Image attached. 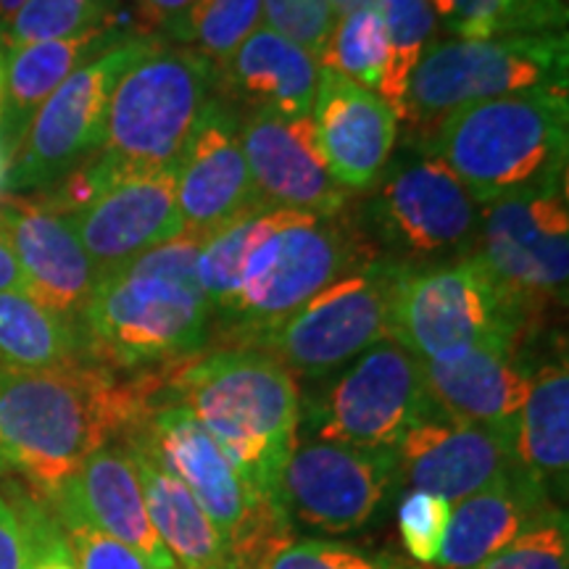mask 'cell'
Masks as SVG:
<instances>
[{
  "label": "cell",
  "instance_id": "obj_36",
  "mask_svg": "<svg viewBox=\"0 0 569 569\" xmlns=\"http://www.w3.org/2000/svg\"><path fill=\"white\" fill-rule=\"evenodd\" d=\"M478 569H569L567 509L551 501L511 543Z\"/></svg>",
  "mask_w": 569,
  "mask_h": 569
},
{
  "label": "cell",
  "instance_id": "obj_24",
  "mask_svg": "<svg viewBox=\"0 0 569 569\" xmlns=\"http://www.w3.org/2000/svg\"><path fill=\"white\" fill-rule=\"evenodd\" d=\"M132 30L113 17L103 24L84 30L80 34L46 42H32V46L17 48L6 56V90H3V111H0V146H3L9 163L13 153L19 151L21 138L32 117L63 82L82 69L84 63L109 51L127 38Z\"/></svg>",
  "mask_w": 569,
  "mask_h": 569
},
{
  "label": "cell",
  "instance_id": "obj_46",
  "mask_svg": "<svg viewBox=\"0 0 569 569\" xmlns=\"http://www.w3.org/2000/svg\"><path fill=\"white\" fill-rule=\"evenodd\" d=\"M9 472H13V469H11V461H9V453H6V446H3V438H0V478H3V475H9Z\"/></svg>",
  "mask_w": 569,
  "mask_h": 569
},
{
  "label": "cell",
  "instance_id": "obj_40",
  "mask_svg": "<svg viewBox=\"0 0 569 569\" xmlns=\"http://www.w3.org/2000/svg\"><path fill=\"white\" fill-rule=\"evenodd\" d=\"M269 30L298 42L315 59L325 51L338 13L332 0H261Z\"/></svg>",
  "mask_w": 569,
  "mask_h": 569
},
{
  "label": "cell",
  "instance_id": "obj_34",
  "mask_svg": "<svg viewBox=\"0 0 569 569\" xmlns=\"http://www.w3.org/2000/svg\"><path fill=\"white\" fill-rule=\"evenodd\" d=\"M377 11L388 32V63L377 96L398 111L411 71L417 69L427 48L438 40V19L425 0H377Z\"/></svg>",
  "mask_w": 569,
  "mask_h": 569
},
{
  "label": "cell",
  "instance_id": "obj_16",
  "mask_svg": "<svg viewBox=\"0 0 569 569\" xmlns=\"http://www.w3.org/2000/svg\"><path fill=\"white\" fill-rule=\"evenodd\" d=\"M63 219L101 280L103 274L130 264L182 232L174 198V167L132 169L119 161L117 172L98 196Z\"/></svg>",
  "mask_w": 569,
  "mask_h": 569
},
{
  "label": "cell",
  "instance_id": "obj_27",
  "mask_svg": "<svg viewBox=\"0 0 569 569\" xmlns=\"http://www.w3.org/2000/svg\"><path fill=\"white\" fill-rule=\"evenodd\" d=\"M124 446V443H122ZM138 469V480L146 498L148 517L161 546L174 559L177 569H224L232 567L230 549L213 528L201 503L190 496L180 480L140 448L124 446Z\"/></svg>",
  "mask_w": 569,
  "mask_h": 569
},
{
  "label": "cell",
  "instance_id": "obj_42",
  "mask_svg": "<svg viewBox=\"0 0 569 569\" xmlns=\"http://www.w3.org/2000/svg\"><path fill=\"white\" fill-rule=\"evenodd\" d=\"M193 3L196 0H138L140 19L142 24H146L148 34L167 30V27L180 19Z\"/></svg>",
  "mask_w": 569,
  "mask_h": 569
},
{
  "label": "cell",
  "instance_id": "obj_29",
  "mask_svg": "<svg viewBox=\"0 0 569 569\" xmlns=\"http://www.w3.org/2000/svg\"><path fill=\"white\" fill-rule=\"evenodd\" d=\"M88 359L80 327L17 290L0 293V365L48 369Z\"/></svg>",
  "mask_w": 569,
  "mask_h": 569
},
{
  "label": "cell",
  "instance_id": "obj_45",
  "mask_svg": "<svg viewBox=\"0 0 569 569\" xmlns=\"http://www.w3.org/2000/svg\"><path fill=\"white\" fill-rule=\"evenodd\" d=\"M21 3H24V0H0V24L9 21L13 13L21 9Z\"/></svg>",
  "mask_w": 569,
  "mask_h": 569
},
{
  "label": "cell",
  "instance_id": "obj_14",
  "mask_svg": "<svg viewBox=\"0 0 569 569\" xmlns=\"http://www.w3.org/2000/svg\"><path fill=\"white\" fill-rule=\"evenodd\" d=\"M396 486V451L298 438L277 503L290 530L348 536L380 515Z\"/></svg>",
  "mask_w": 569,
  "mask_h": 569
},
{
  "label": "cell",
  "instance_id": "obj_11",
  "mask_svg": "<svg viewBox=\"0 0 569 569\" xmlns=\"http://www.w3.org/2000/svg\"><path fill=\"white\" fill-rule=\"evenodd\" d=\"M440 415L427 393L422 365L396 340L353 359L322 393L301 407L309 438L393 451L409 427Z\"/></svg>",
  "mask_w": 569,
  "mask_h": 569
},
{
  "label": "cell",
  "instance_id": "obj_23",
  "mask_svg": "<svg viewBox=\"0 0 569 569\" xmlns=\"http://www.w3.org/2000/svg\"><path fill=\"white\" fill-rule=\"evenodd\" d=\"M42 501H63L90 519L106 536L122 540L156 569H177L174 559L163 549L148 517L146 498L138 480V469L130 451L122 443L106 446L96 451L56 490Z\"/></svg>",
  "mask_w": 569,
  "mask_h": 569
},
{
  "label": "cell",
  "instance_id": "obj_26",
  "mask_svg": "<svg viewBox=\"0 0 569 569\" xmlns=\"http://www.w3.org/2000/svg\"><path fill=\"white\" fill-rule=\"evenodd\" d=\"M553 498L522 467H511L451 507L443 549L432 569H478L511 543ZM559 503V501H557Z\"/></svg>",
  "mask_w": 569,
  "mask_h": 569
},
{
  "label": "cell",
  "instance_id": "obj_3",
  "mask_svg": "<svg viewBox=\"0 0 569 569\" xmlns=\"http://www.w3.org/2000/svg\"><path fill=\"white\" fill-rule=\"evenodd\" d=\"M151 398L188 409L282 517L277 493L301 438L303 401L298 380L280 361L256 348H213L159 372Z\"/></svg>",
  "mask_w": 569,
  "mask_h": 569
},
{
  "label": "cell",
  "instance_id": "obj_2",
  "mask_svg": "<svg viewBox=\"0 0 569 569\" xmlns=\"http://www.w3.org/2000/svg\"><path fill=\"white\" fill-rule=\"evenodd\" d=\"M198 234L138 256L98 280L80 315L84 356L113 372H163L203 353L213 311L198 280Z\"/></svg>",
  "mask_w": 569,
  "mask_h": 569
},
{
  "label": "cell",
  "instance_id": "obj_9",
  "mask_svg": "<svg viewBox=\"0 0 569 569\" xmlns=\"http://www.w3.org/2000/svg\"><path fill=\"white\" fill-rule=\"evenodd\" d=\"M213 92L217 69L209 59L159 40L113 88L98 151L132 169L177 167Z\"/></svg>",
  "mask_w": 569,
  "mask_h": 569
},
{
  "label": "cell",
  "instance_id": "obj_47",
  "mask_svg": "<svg viewBox=\"0 0 569 569\" xmlns=\"http://www.w3.org/2000/svg\"><path fill=\"white\" fill-rule=\"evenodd\" d=\"M6 174H9V156H6L3 146H0V190L6 188Z\"/></svg>",
  "mask_w": 569,
  "mask_h": 569
},
{
  "label": "cell",
  "instance_id": "obj_1",
  "mask_svg": "<svg viewBox=\"0 0 569 569\" xmlns=\"http://www.w3.org/2000/svg\"><path fill=\"white\" fill-rule=\"evenodd\" d=\"M159 372L119 377L82 359L48 369L0 365V438L13 472L51 498L92 453L140 422Z\"/></svg>",
  "mask_w": 569,
  "mask_h": 569
},
{
  "label": "cell",
  "instance_id": "obj_17",
  "mask_svg": "<svg viewBox=\"0 0 569 569\" xmlns=\"http://www.w3.org/2000/svg\"><path fill=\"white\" fill-rule=\"evenodd\" d=\"M182 232L209 240L248 211L269 209L256 193L240 146V111L213 92L174 167Z\"/></svg>",
  "mask_w": 569,
  "mask_h": 569
},
{
  "label": "cell",
  "instance_id": "obj_5",
  "mask_svg": "<svg viewBox=\"0 0 569 569\" xmlns=\"http://www.w3.org/2000/svg\"><path fill=\"white\" fill-rule=\"evenodd\" d=\"M567 32L490 40H436L422 53L398 106L403 148L425 151L432 132L469 103L569 84Z\"/></svg>",
  "mask_w": 569,
  "mask_h": 569
},
{
  "label": "cell",
  "instance_id": "obj_35",
  "mask_svg": "<svg viewBox=\"0 0 569 569\" xmlns=\"http://www.w3.org/2000/svg\"><path fill=\"white\" fill-rule=\"evenodd\" d=\"M117 0H24L9 21L0 24V51L9 53L32 42L80 34L119 17Z\"/></svg>",
  "mask_w": 569,
  "mask_h": 569
},
{
  "label": "cell",
  "instance_id": "obj_4",
  "mask_svg": "<svg viewBox=\"0 0 569 569\" xmlns=\"http://www.w3.org/2000/svg\"><path fill=\"white\" fill-rule=\"evenodd\" d=\"M569 84L536 88L453 111L425 151L467 184L475 201L567 188Z\"/></svg>",
  "mask_w": 569,
  "mask_h": 569
},
{
  "label": "cell",
  "instance_id": "obj_49",
  "mask_svg": "<svg viewBox=\"0 0 569 569\" xmlns=\"http://www.w3.org/2000/svg\"><path fill=\"white\" fill-rule=\"evenodd\" d=\"M224 569H238V567H224Z\"/></svg>",
  "mask_w": 569,
  "mask_h": 569
},
{
  "label": "cell",
  "instance_id": "obj_43",
  "mask_svg": "<svg viewBox=\"0 0 569 569\" xmlns=\"http://www.w3.org/2000/svg\"><path fill=\"white\" fill-rule=\"evenodd\" d=\"M6 290H17V293H27L24 274H21V267L13 256L9 232H6L3 222H0V293Z\"/></svg>",
  "mask_w": 569,
  "mask_h": 569
},
{
  "label": "cell",
  "instance_id": "obj_22",
  "mask_svg": "<svg viewBox=\"0 0 569 569\" xmlns=\"http://www.w3.org/2000/svg\"><path fill=\"white\" fill-rule=\"evenodd\" d=\"M0 222L24 274L27 296L53 315L80 322L98 284V269L67 219L38 201H9L0 206Z\"/></svg>",
  "mask_w": 569,
  "mask_h": 569
},
{
  "label": "cell",
  "instance_id": "obj_18",
  "mask_svg": "<svg viewBox=\"0 0 569 569\" xmlns=\"http://www.w3.org/2000/svg\"><path fill=\"white\" fill-rule=\"evenodd\" d=\"M240 146L256 193L269 209L315 217L346 211L351 190L327 172L311 117H282L264 109L240 113Z\"/></svg>",
  "mask_w": 569,
  "mask_h": 569
},
{
  "label": "cell",
  "instance_id": "obj_37",
  "mask_svg": "<svg viewBox=\"0 0 569 569\" xmlns=\"http://www.w3.org/2000/svg\"><path fill=\"white\" fill-rule=\"evenodd\" d=\"M261 569H422L388 551L359 549L330 538H290Z\"/></svg>",
  "mask_w": 569,
  "mask_h": 569
},
{
  "label": "cell",
  "instance_id": "obj_31",
  "mask_svg": "<svg viewBox=\"0 0 569 569\" xmlns=\"http://www.w3.org/2000/svg\"><path fill=\"white\" fill-rule=\"evenodd\" d=\"M436 19L459 40L565 32V0H425Z\"/></svg>",
  "mask_w": 569,
  "mask_h": 569
},
{
  "label": "cell",
  "instance_id": "obj_48",
  "mask_svg": "<svg viewBox=\"0 0 569 569\" xmlns=\"http://www.w3.org/2000/svg\"><path fill=\"white\" fill-rule=\"evenodd\" d=\"M3 90H6V56L0 51V111H3Z\"/></svg>",
  "mask_w": 569,
  "mask_h": 569
},
{
  "label": "cell",
  "instance_id": "obj_13",
  "mask_svg": "<svg viewBox=\"0 0 569 569\" xmlns=\"http://www.w3.org/2000/svg\"><path fill=\"white\" fill-rule=\"evenodd\" d=\"M161 38L138 32L77 69L40 106L6 174L9 190H48L103 146L106 111L122 74Z\"/></svg>",
  "mask_w": 569,
  "mask_h": 569
},
{
  "label": "cell",
  "instance_id": "obj_33",
  "mask_svg": "<svg viewBox=\"0 0 569 569\" xmlns=\"http://www.w3.org/2000/svg\"><path fill=\"white\" fill-rule=\"evenodd\" d=\"M317 63L377 92L388 63V32L377 6L338 17Z\"/></svg>",
  "mask_w": 569,
  "mask_h": 569
},
{
  "label": "cell",
  "instance_id": "obj_7",
  "mask_svg": "<svg viewBox=\"0 0 569 569\" xmlns=\"http://www.w3.org/2000/svg\"><path fill=\"white\" fill-rule=\"evenodd\" d=\"M536 319L475 253L438 267H409L398 284L390 340L419 361L475 346L525 348Z\"/></svg>",
  "mask_w": 569,
  "mask_h": 569
},
{
  "label": "cell",
  "instance_id": "obj_41",
  "mask_svg": "<svg viewBox=\"0 0 569 569\" xmlns=\"http://www.w3.org/2000/svg\"><path fill=\"white\" fill-rule=\"evenodd\" d=\"M0 569H21V532L17 511L0 496Z\"/></svg>",
  "mask_w": 569,
  "mask_h": 569
},
{
  "label": "cell",
  "instance_id": "obj_39",
  "mask_svg": "<svg viewBox=\"0 0 569 569\" xmlns=\"http://www.w3.org/2000/svg\"><path fill=\"white\" fill-rule=\"evenodd\" d=\"M396 519L409 557L422 567L436 565L451 522V503L425 490H407Z\"/></svg>",
  "mask_w": 569,
  "mask_h": 569
},
{
  "label": "cell",
  "instance_id": "obj_20",
  "mask_svg": "<svg viewBox=\"0 0 569 569\" xmlns=\"http://www.w3.org/2000/svg\"><path fill=\"white\" fill-rule=\"evenodd\" d=\"M419 365L427 393L440 415L488 427L515 446L519 415L538 369L525 348L475 346Z\"/></svg>",
  "mask_w": 569,
  "mask_h": 569
},
{
  "label": "cell",
  "instance_id": "obj_8",
  "mask_svg": "<svg viewBox=\"0 0 569 569\" xmlns=\"http://www.w3.org/2000/svg\"><path fill=\"white\" fill-rule=\"evenodd\" d=\"M377 256L386 253L348 211L336 217L306 213L251 253L238 298L217 322L224 325V343L238 346L256 332L280 325L327 284Z\"/></svg>",
  "mask_w": 569,
  "mask_h": 569
},
{
  "label": "cell",
  "instance_id": "obj_32",
  "mask_svg": "<svg viewBox=\"0 0 569 569\" xmlns=\"http://www.w3.org/2000/svg\"><path fill=\"white\" fill-rule=\"evenodd\" d=\"M261 19V0H196L163 34L193 48L219 71L259 30Z\"/></svg>",
  "mask_w": 569,
  "mask_h": 569
},
{
  "label": "cell",
  "instance_id": "obj_44",
  "mask_svg": "<svg viewBox=\"0 0 569 569\" xmlns=\"http://www.w3.org/2000/svg\"><path fill=\"white\" fill-rule=\"evenodd\" d=\"M372 6H377V0H332V9H336L338 17L359 9H372Z\"/></svg>",
  "mask_w": 569,
  "mask_h": 569
},
{
  "label": "cell",
  "instance_id": "obj_15",
  "mask_svg": "<svg viewBox=\"0 0 569 569\" xmlns=\"http://www.w3.org/2000/svg\"><path fill=\"white\" fill-rule=\"evenodd\" d=\"M472 253L536 319H543L549 306H567V188L482 206Z\"/></svg>",
  "mask_w": 569,
  "mask_h": 569
},
{
  "label": "cell",
  "instance_id": "obj_38",
  "mask_svg": "<svg viewBox=\"0 0 569 569\" xmlns=\"http://www.w3.org/2000/svg\"><path fill=\"white\" fill-rule=\"evenodd\" d=\"M59 519L63 536L69 540V549L74 553L77 569H156L138 551L124 546L122 540L106 536L90 519L63 501H46Z\"/></svg>",
  "mask_w": 569,
  "mask_h": 569
},
{
  "label": "cell",
  "instance_id": "obj_30",
  "mask_svg": "<svg viewBox=\"0 0 569 569\" xmlns=\"http://www.w3.org/2000/svg\"><path fill=\"white\" fill-rule=\"evenodd\" d=\"M303 217L306 213L290 209H256L224 224L206 240L198 251L196 269L203 293L211 303L213 325L232 309L246 264L256 248Z\"/></svg>",
  "mask_w": 569,
  "mask_h": 569
},
{
  "label": "cell",
  "instance_id": "obj_21",
  "mask_svg": "<svg viewBox=\"0 0 569 569\" xmlns=\"http://www.w3.org/2000/svg\"><path fill=\"white\" fill-rule=\"evenodd\" d=\"M393 451L398 482L443 498L451 507L517 467L511 440L443 415L409 427Z\"/></svg>",
  "mask_w": 569,
  "mask_h": 569
},
{
  "label": "cell",
  "instance_id": "obj_25",
  "mask_svg": "<svg viewBox=\"0 0 569 569\" xmlns=\"http://www.w3.org/2000/svg\"><path fill=\"white\" fill-rule=\"evenodd\" d=\"M319 63L298 42L259 27L217 71V96L248 111L311 117Z\"/></svg>",
  "mask_w": 569,
  "mask_h": 569
},
{
  "label": "cell",
  "instance_id": "obj_19",
  "mask_svg": "<svg viewBox=\"0 0 569 569\" xmlns=\"http://www.w3.org/2000/svg\"><path fill=\"white\" fill-rule=\"evenodd\" d=\"M317 151L332 180L351 193L372 190L398 142V113L375 90L319 69L315 106Z\"/></svg>",
  "mask_w": 569,
  "mask_h": 569
},
{
  "label": "cell",
  "instance_id": "obj_10",
  "mask_svg": "<svg viewBox=\"0 0 569 569\" xmlns=\"http://www.w3.org/2000/svg\"><path fill=\"white\" fill-rule=\"evenodd\" d=\"M407 269L409 264L390 256H377L311 296L296 315L234 348L269 353L296 380L336 375L372 346L390 340L393 301Z\"/></svg>",
  "mask_w": 569,
  "mask_h": 569
},
{
  "label": "cell",
  "instance_id": "obj_28",
  "mask_svg": "<svg viewBox=\"0 0 569 569\" xmlns=\"http://www.w3.org/2000/svg\"><path fill=\"white\" fill-rule=\"evenodd\" d=\"M517 465L540 486L565 498L569 480V367L561 351L540 361L517 422Z\"/></svg>",
  "mask_w": 569,
  "mask_h": 569
},
{
  "label": "cell",
  "instance_id": "obj_12",
  "mask_svg": "<svg viewBox=\"0 0 569 569\" xmlns=\"http://www.w3.org/2000/svg\"><path fill=\"white\" fill-rule=\"evenodd\" d=\"M407 156L382 172L367 206V232L401 264L472 253L482 203L438 156Z\"/></svg>",
  "mask_w": 569,
  "mask_h": 569
},
{
  "label": "cell",
  "instance_id": "obj_6",
  "mask_svg": "<svg viewBox=\"0 0 569 569\" xmlns=\"http://www.w3.org/2000/svg\"><path fill=\"white\" fill-rule=\"evenodd\" d=\"M124 446L140 448L190 490L230 549L232 567L261 569L293 530L234 469L198 419L180 403L153 401Z\"/></svg>",
  "mask_w": 569,
  "mask_h": 569
}]
</instances>
